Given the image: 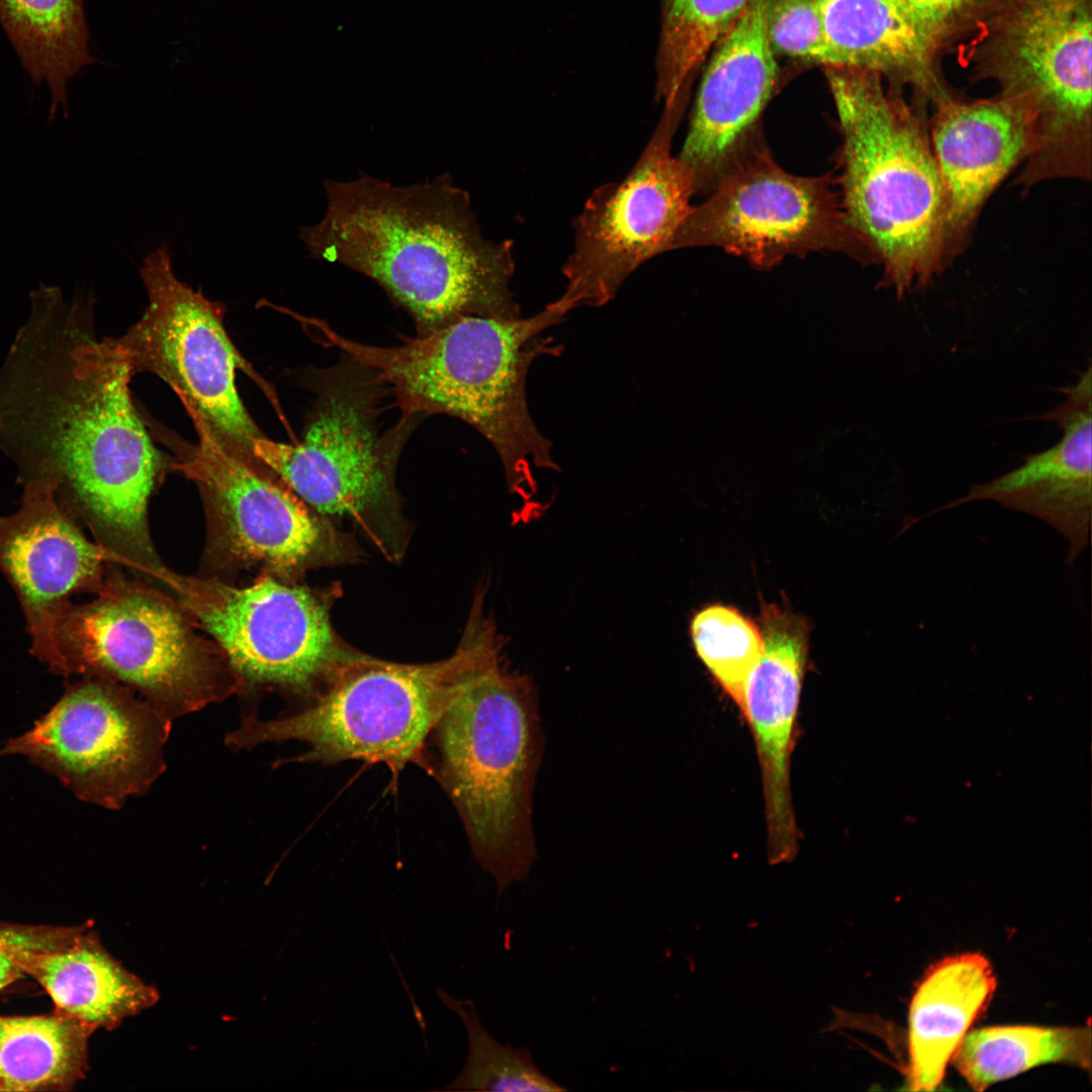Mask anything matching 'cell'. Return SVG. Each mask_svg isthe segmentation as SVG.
<instances>
[{
	"label": "cell",
	"instance_id": "cell-1",
	"mask_svg": "<svg viewBox=\"0 0 1092 1092\" xmlns=\"http://www.w3.org/2000/svg\"><path fill=\"white\" fill-rule=\"evenodd\" d=\"M89 300L31 293V311L0 369V451L22 481L51 485L113 553L153 572L147 512L162 458L133 405L119 339L96 340Z\"/></svg>",
	"mask_w": 1092,
	"mask_h": 1092
},
{
	"label": "cell",
	"instance_id": "cell-2",
	"mask_svg": "<svg viewBox=\"0 0 1092 1092\" xmlns=\"http://www.w3.org/2000/svg\"><path fill=\"white\" fill-rule=\"evenodd\" d=\"M327 206L299 238L309 256L378 284L426 335L464 316H522L514 243L480 229L470 194L442 173L394 185L366 173L326 179Z\"/></svg>",
	"mask_w": 1092,
	"mask_h": 1092
},
{
	"label": "cell",
	"instance_id": "cell-3",
	"mask_svg": "<svg viewBox=\"0 0 1092 1092\" xmlns=\"http://www.w3.org/2000/svg\"><path fill=\"white\" fill-rule=\"evenodd\" d=\"M475 608L451 699L432 736L431 768L499 893L537 858L534 790L544 736L534 681L504 662L502 638Z\"/></svg>",
	"mask_w": 1092,
	"mask_h": 1092
},
{
	"label": "cell",
	"instance_id": "cell-4",
	"mask_svg": "<svg viewBox=\"0 0 1092 1092\" xmlns=\"http://www.w3.org/2000/svg\"><path fill=\"white\" fill-rule=\"evenodd\" d=\"M567 313L555 299L531 316H464L390 347L348 339L323 322L313 326L325 344L393 392L402 418L444 414L479 432L497 453L511 491L527 502L536 493L534 469L558 468L529 411L527 375L537 357L562 349L542 333Z\"/></svg>",
	"mask_w": 1092,
	"mask_h": 1092
},
{
	"label": "cell",
	"instance_id": "cell-5",
	"mask_svg": "<svg viewBox=\"0 0 1092 1092\" xmlns=\"http://www.w3.org/2000/svg\"><path fill=\"white\" fill-rule=\"evenodd\" d=\"M842 136L844 219L899 297L928 285L948 262L945 199L929 130L877 73L825 67Z\"/></svg>",
	"mask_w": 1092,
	"mask_h": 1092
},
{
	"label": "cell",
	"instance_id": "cell-6",
	"mask_svg": "<svg viewBox=\"0 0 1092 1092\" xmlns=\"http://www.w3.org/2000/svg\"><path fill=\"white\" fill-rule=\"evenodd\" d=\"M976 72L1033 120L1028 173H1091L1092 0H997L979 25Z\"/></svg>",
	"mask_w": 1092,
	"mask_h": 1092
},
{
	"label": "cell",
	"instance_id": "cell-7",
	"mask_svg": "<svg viewBox=\"0 0 1092 1092\" xmlns=\"http://www.w3.org/2000/svg\"><path fill=\"white\" fill-rule=\"evenodd\" d=\"M462 657L459 647L433 663L345 662L305 708L267 721L245 716L226 744L250 749L295 740L307 750L293 761L383 763L394 776L413 762L429 768L425 747L451 699Z\"/></svg>",
	"mask_w": 1092,
	"mask_h": 1092
},
{
	"label": "cell",
	"instance_id": "cell-8",
	"mask_svg": "<svg viewBox=\"0 0 1092 1092\" xmlns=\"http://www.w3.org/2000/svg\"><path fill=\"white\" fill-rule=\"evenodd\" d=\"M70 603L56 628L58 674L111 680L139 692L172 721L235 693L241 684L169 600L120 583Z\"/></svg>",
	"mask_w": 1092,
	"mask_h": 1092
},
{
	"label": "cell",
	"instance_id": "cell-9",
	"mask_svg": "<svg viewBox=\"0 0 1092 1092\" xmlns=\"http://www.w3.org/2000/svg\"><path fill=\"white\" fill-rule=\"evenodd\" d=\"M140 274L149 304L118 338L132 374L161 377L176 391L193 423L223 449L265 467L253 449L264 435L237 390L236 369L245 365L224 330L222 305L175 276L166 247L146 257Z\"/></svg>",
	"mask_w": 1092,
	"mask_h": 1092
},
{
	"label": "cell",
	"instance_id": "cell-10",
	"mask_svg": "<svg viewBox=\"0 0 1092 1092\" xmlns=\"http://www.w3.org/2000/svg\"><path fill=\"white\" fill-rule=\"evenodd\" d=\"M321 373L314 405L297 444L265 436L256 458L304 504L322 515L358 516L393 494V473L408 424L402 418L380 434L376 401L383 387L373 373L344 354Z\"/></svg>",
	"mask_w": 1092,
	"mask_h": 1092
},
{
	"label": "cell",
	"instance_id": "cell-11",
	"mask_svg": "<svg viewBox=\"0 0 1092 1092\" xmlns=\"http://www.w3.org/2000/svg\"><path fill=\"white\" fill-rule=\"evenodd\" d=\"M686 108L667 106L629 173L596 188L573 220V246L556 299L567 311L601 307L651 258L670 251L695 194L691 170L671 155Z\"/></svg>",
	"mask_w": 1092,
	"mask_h": 1092
},
{
	"label": "cell",
	"instance_id": "cell-12",
	"mask_svg": "<svg viewBox=\"0 0 1092 1092\" xmlns=\"http://www.w3.org/2000/svg\"><path fill=\"white\" fill-rule=\"evenodd\" d=\"M172 720L120 684L97 677L69 687L2 755H22L82 801L119 809L165 770Z\"/></svg>",
	"mask_w": 1092,
	"mask_h": 1092
},
{
	"label": "cell",
	"instance_id": "cell-13",
	"mask_svg": "<svg viewBox=\"0 0 1092 1092\" xmlns=\"http://www.w3.org/2000/svg\"><path fill=\"white\" fill-rule=\"evenodd\" d=\"M833 184L829 175L786 172L760 136L724 173L708 199L691 207L670 251L718 247L759 268L818 251L872 260L847 225Z\"/></svg>",
	"mask_w": 1092,
	"mask_h": 1092
},
{
	"label": "cell",
	"instance_id": "cell-14",
	"mask_svg": "<svg viewBox=\"0 0 1092 1092\" xmlns=\"http://www.w3.org/2000/svg\"><path fill=\"white\" fill-rule=\"evenodd\" d=\"M161 577L215 640L241 685L311 692L341 666L328 613L302 587L267 575L243 587L166 570Z\"/></svg>",
	"mask_w": 1092,
	"mask_h": 1092
},
{
	"label": "cell",
	"instance_id": "cell-15",
	"mask_svg": "<svg viewBox=\"0 0 1092 1092\" xmlns=\"http://www.w3.org/2000/svg\"><path fill=\"white\" fill-rule=\"evenodd\" d=\"M117 556L90 541L44 482H23L19 509L0 516V571L20 603L30 653L59 673L58 621L76 593L101 586Z\"/></svg>",
	"mask_w": 1092,
	"mask_h": 1092
},
{
	"label": "cell",
	"instance_id": "cell-16",
	"mask_svg": "<svg viewBox=\"0 0 1092 1092\" xmlns=\"http://www.w3.org/2000/svg\"><path fill=\"white\" fill-rule=\"evenodd\" d=\"M198 443L173 466L198 486L217 538L237 560L275 570L300 565L318 549V523L271 470L223 449L199 424Z\"/></svg>",
	"mask_w": 1092,
	"mask_h": 1092
},
{
	"label": "cell",
	"instance_id": "cell-17",
	"mask_svg": "<svg viewBox=\"0 0 1092 1092\" xmlns=\"http://www.w3.org/2000/svg\"><path fill=\"white\" fill-rule=\"evenodd\" d=\"M766 0H752L706 60L690 125L677 156L695 194L710 193L760 138L759 119L774 95L779 67L764 23Z\"/></svg>",
	"mask_w": 1092,
	"mask_h": 1092
},
{
	"label": "cell",
	"instance_id": "cell-18",
	"mask_svg": "<svg viewBox=\"0 0 1092 1092\" xmlns=\"http://www.w3.org/2000/svg\"><path fill=\"white\" fill-rule=\"evenodd\" d=\"M759 628L762 653L747 678L740 710L760 764L768 859L779 863L794 858L800 837L790 768L810 628L790 608L763 602Z\"/></svg>",
	"mask_w": 1092,
	"mask_h": 1092
},
{
	"label": "cell",
	"instance_id": "cell-19",
	"mask_svg": "<svg viewBox=\"0 0 1092 1092\" xmlns=\"http://www.w3.org/2000/svg\"><path fill=\"white\" fill-rule=\"evenodd\" d=\"M1088 365L1077 383L1061 387L1063 402L1036 419L1055 423L1062 437L1050 448L1022 458V464L986 482L974 484L963 496L921 517L908 518L904 529L942 511L975 500H994L1001 507L1042 520L1069 542L1072 564L1090 540L1092 511V388Z\"/></svg>",
	"mask_w": 1092,
	"mask_h": 1092
},
{
	"label": "cell",
	"instance_id": "cell-20",
	"mask_svg": "<svg viewBox=\"0 0 1092 1092\" xmlns=\"http://www.w3.org/2000/svg\"><path fill=\"white\" fill-rule=\"evenodd\" d=\"M929 136L945 199L947 260L961 252L989 196L1032 153L1033 120L1019 101L996 98L934 106Z\"/></svg>",
	"mask_w": 1092,
	"mask_h": 1092
},
{
	"label": "cell",
	"instance_id": "cell-21",
	"mask_svg": "<svg viewBox=\"0 0 1092 1092\" xmlns=\"http://www.w3.org/2000/svg\"><path fill=\"white\" fill-rule=\"evenodd\" d=\"M821 6L825 67L875 72L934 106L952 97L936 70L939 49L898 0H821Z\"/></svg>",
	"mask_w": 1092,
	"mask_h": 1092
},
{
	"label": "cell",
	"instance_id": "cell-22",
	"mask_svg": "<svg viewBox=\"0 0 1092 1092\" xmlns=\"http://www.w3.org/2000/svg\"><path fill=\"white\" fill-rule=\"evenodd\" d=\"M22 969L47 991L55 1010L94 1030H112L159 1000L153 986L111 956L90 923L59 946L27 953Z\"/></svg>",
	"mask_w": 1092,
	"mask_h": 1092
},
{
	"label": "cell",
	"instance_id": "cell-23",
	"mask_svg": "<svg viewBox=\"0 0 1092 1092\" xmlns=\"http://www.w3.org/2000/svg\"><path fill=\"white\" fill-rule=\"evenodd\" d=\"M996 989L990 962L961 953L934 964L916 988L909 1008L908 1089L935 1090L957 1049Z\"/></svg>",
	"mask_w": 1092,
	"mask_h": 1092
},
{
	"label": "cell",
	"instance_id": "cell-24",
	"mask_svg": "<svg viewBox=\"0 0 1092 1092\" xmlns=\"http://www.w3.org/2000/svg\"><path fill=\"white\" fill-rule=\"evenodd\" d=\"M95 1030L65 1013L0 1015V1091H69L89 1068Z\"/></svg>",
	"mask_w": 1092,
	"mask_h": 1092
},
{
	"label": "cell",
	"instance_id": "cell-25",
	"mask_svg": "<svg viewBox=\"0 0 1092 1092\" xmlns=\"http://www.w3.org/2000/svg\"><path fill=\"white\" fill-rule=\"evenodd\" d=\"M0 24L32 81L49 85L51 114L60 104L67 112L68 81L97 62L83 0H0Z\"/></svg>",
	"mask_w": 1092,
	"mask_h": 1092
},
{
	"label": "cell",
	"instance_id": "cell-26",
	"mask_svg": "<svg viewBox=\"0 0 1092 1092\" xmlns=\"http://www.w3.org/2000/svg\"><path fill=\"white\" fill-rule=\"evenodd\" d=\"M951 1061L976 1091L1031 1068L1061 1063L1090 1069V1027L990 1026L967 1033Z\"/></svg>",
	"mask_w": 1092,
	"mask_h": 1092
},
{
	"label": "cell",
	"instance_id": "cell-27",
	"mask_svg": "<svg viewBox=\"0 0 1092 1092\" xmlns=\"http://www.w3.org/2000/svg\"><path fill=\"white\" fill-rule=\"evenodd\" d=\"M751 1L662 0L655 89L663 105L688 103L696 75Z\"/></svg>",
	"mask_w": 1092,
	"mask_h": 1092
},
{
	"label": "cell",
	"instance_id": "cell-28",
	"mask_svg": "<svg viewBox=\"0 0 1092 1092\" xmlns=\"http://www.w3.org/2000/svg\"><path fill=\"white\" fill-rule=\"evenodd\" d=\"M440 1001L454 1012L467 1035V1057L458 1076L443 1091L555 1092L565 1087L544 1074L531 1052L497 1041L483 1026L470 999L451 996L436 989Z\"/></svg>",
	"mask_w": 1092,
	"mask_h": 1092
},
{
	"label": "cell",
	"instance_id": "cell-29",
	"mask_svg": "<svg viewBox=\"0 0 1092 1092\" xmlns=\"http://www.w3.org/2000/svg\"><path fill=\"white\" fill-rule=\"evenodd\" d=\"M690 632L697 655L740 709L747 678L762 653L759 626L735 608L711 605L694 615Z\"/></svg>",
	"mask_w": 1092,
	"mask_h": 1092
},
{
	"label": "cell",
	"instance_id": "cell-30",
	"mask_svg": "<svg viewBox=\"0 0 1092 1092\" xmlns=\"http://www.w3.org/2000/svg\"><path fill=\"white\" fill-rule=\"evenodd\" d=\"M764 23L776 57L827 65L821 0H766Z\"/></svg>",
	"mask_w": 1092,
	"mask_h": 1092
},
{
	"label": "cell",
	"instance_id": "cell-31",
	"mask_svg": "<svg viewBox=\"0 0 1092 1092\" xmlns=\"http://www.w3.org/2000/svg\"><path fill=\"white\" fill-rule=\"evenodd\" d=\"M940 50L954 35L979 27L997 0H898Z\"/></svg>",
	"mask_w": 1092,
	"mask_h": 1092
},
{
	"label": "cell",
	"instance_id": "cell-32",
	"mask_svg": "<svg viewBox=\"0 0 1092 1092\" xmlns=\"http://www.w3.org/2000/svg\"><path fill=\"white\" fill-rule=\"evenodd\" d=\"M78 927L0 923V991L25 976L22 961L27 953L65 943Z\"/></svg>",
	"mask_w": 1092,
	"mask_h": 1092
}]
</instances>
